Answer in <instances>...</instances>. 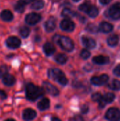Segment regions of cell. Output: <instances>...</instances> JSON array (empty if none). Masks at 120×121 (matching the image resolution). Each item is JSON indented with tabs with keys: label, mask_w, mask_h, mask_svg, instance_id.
Here are the masks:
<instances>
[{
	"label": "cell",
	"mask_w": 120,
	"mask_h": 121,
	"mask_svg": "<svg viewBox=\"0 0 120 121\" xmlns=\"http://www.w3.org/2000/svg\"><path fill=\"white\" fill-rule=\"evenodd\" d=\"M52 40L53 42L57 43L62 49L66 52H71L74 49V43L73 40L69 37L55 35Z\"/></svg>",
	"instance_id": "cell-2"
},
{
	"label": "cell",
	"mask_w": 120,
	"mask_h": 121,
	"mask_svg": "<svg viewBox=\"0 0 120 121\" xmlns=\"http://www.w3.org/2000/svg\"><path fill=\"white\" fill-rule=\"evenodd\" d=\"M0 97H1V99H6V97H7L6 94L3 90H1V89H0Z\"/></svg>",
	"instance_id": "cell-37"
},
{
	"label": "cell",
	"mask_w": 120,
	"mask_h": 121,
	"mask_svg": "<svg viewBox=\"0 0 120 121\" xmlns=\"http://www.w3.org/2000/svg\"><path fill=\"white\" fill-rule=\"evenodd\" d=\"M3 83L7 86H11L16 83V79L13 76L9 74H6L2 77Z\"/></svg>",
	"instance_id": "cell-14"
},
{
	"label": "cell",
	"mask_w": 120,
	"mask_h": 121,
	"mask_svg": "<svg viewBox=\"0 0 120 121\" xmlns=\"http://www.w3.org/2000/svg\"><path fill=\"white\" fill-rule=\"evenodd\" d=\"M40 40H41L40 37H39L38 35H37L36 38H35V41H36V42H38V41H40Z\"/></svg>",
	"instance_id": "cell-40"
},
{
	"label": "cell",
	"mask_w": 120,
	"mask_h": 121,
	"mask_svg": "<svg viewBox=\"0 0 120 121\" xmlns=\"http://www.w3.org/2000/svg\"><path fill=\"white\" fill-rule=\"evenodd\" d=\"M72 120H74V121H83V118H81V116H76V117L72 118Z\"/></svg>",
	"instance_id": "cell-39"
},
{
	"label": "cell",
	"mask_w": 120,
	"mask_h": 121,
	"mask_svg": "<svg viewBox=\"0 0 120 121\" xmlns=\"http://www.w3.org/2000/svg\"><path fill=\"white\" fill-rule=\"evenodd\" d=\"M60 28L66 32H71L75 29V23L69 18L63 19L60 23Z\"/></svg>",
	"instance_id": "cell-6"
},
{
	"label": "cell",
	"mask_w": 120,
	"mask_h": 121,
	"mask_svg": "<svg viewBox=\"0 0 120 121\" xmlns=\"http://www.w3.org/2000/svg\"><path fill=\"white\" fill-rule=\"evenodd\" d=\"M86 13H88V15L90 17L95 18L98 15V9L95 6H94L93 5H91V6L89 7V9H88Z\"/></svg>",
	"instance_id": "cell-23"
},
{
	"label": "cell",
	"mask_w": 120,
	"mask_h": 121,
	"mask_svg": "<svg viewBox=\"0 0 120 121\" xmlns=\"http://www.w3.org/2000/svg\"><path fill=\"white\" fill-rule=\"evenodd\" d=\"M109 77L106 74H103L100 77H93L91 78V82L95 86H101L108 82Z\"/></svg>",
	"instance_id": "cell-9"
},
{
	"label": "cell",
	"mask_w": 120,
	"mask_h": 121,
	"mask_svg": "<svg viewBox=\"0 0 120 121\" xmlns=\"http://www.w3.org/2000/svg\"><path fill=\"white\" fill-rule=\"evenodd\" d=\"M118 42H119V37L117 35H112L108 38V43L110 46L112 47L116 46L118 44Z\"/></svg>",
	"instance_id": "cell-22"
},
{
	"label": "cell",
	"mask_w": 120,
	"mask_h": 121,
	"mask_svg": "<svg viewBox=\"0 0 120 121\" xmlns=\"http://www.w3.org/2000/svg\"><path fill=\"white\" fill-rule=\"evenodd\" d=\"M52 121H60V119H59L58 118H55V117H53V118H52Z\"/></svg>",
	"instance_id": "cell-41"
},
{
	"label": "cell",
	"mask_w": 120,
	"mask_h": 121,
	"mask_svg": "<svg viewBox=\"0 0 120 121\" xmlns=\"http://www.w3.org/2000/svg\"><path fill=\"white\" fill-rule=\"evenodd\" d=\"M50 104V100L47 98H44L37 104V108L40 111H45L49 108Z\"/></svg>",
	"instance_id": "cell-19"
},
{
	"label": "cell",
	"mask_w": 120,
	"mask_h": 121,
	"mask_svg": "<svg viewBox=\"0 0 120 121\" xmlns=\"http://www.w3.org/2000/svg\"><path fill=\"white\" fill-rule=\"evenodd\" d=\"M109 88L113 89V90H120V82L119 80L114 79L109 85Z\"/></svg>",
	"instance_id": "cell-27"
},
{
	"label": "cell",
	"mask_w": 120,
	"mask_h": 121,
	"mask_svg": "<svg viewBox=\"0 0 120 121\" xmlns=\"http://www.w3.org/2000/svg\"><path fill=\"white\" fill-rule=\"evenodd\" d=\"M45 94L42 88L38 87L33 84H28L25 88V94L28 100L35 101L39 98L42 97Z\"/></svg>",
	"instance_id": "cell-1"
},
{
	"label": "cell",
	"mask_w": 120,
	"mask_h": 121,
	"mask_svg": "<svg viewBox=\"0 0 120 121\" xmlns=\"http://www.w3.org/2000/svg\"><path fill=\"white\" fill-rule=\"evenodd\" d=\"M8 72V67L6 65H2L0 67V79L2 78V77L6 74Z\"/></svg>",
	"instance_id": "cell-32"
},
{
	"label": "cell",
	"mask_w": 120,
	"mask_h": 121,
	"mask_svg": "<svg viewBox=\"0 0 120 121\" xmlns=\"http://www.w3.org/2000/svg\"><path fill=\"white\" fill-rule=\"evenodd\" d=\"M105 117L109 121H119L120 120V111L116 108H111L107 111Z\"/></svg>",
	"instance_id": "cell-4"
},
{
	"label": "cell",
	"mask_w": 120,
	"mask_h": 121,
	"mask_svg": "<svg viewBox=\"0 0 120 121\" xmlns=\"http://www.w3.org/2000/svg\"><path fill=\"white\" fill-rule=\"evenodd\" d=\"M109 58L108 57H105L103 55H99L94 57L93 59V62L97 65H106L109 62Z\"/></svg>",
	"instance_id": "cell-18"
},
{
	"label": "cell",
	"mask_w": 120,
	"mask_h": 121,
	"mask_svg": "<svg viewBox=\"0 0 120 121\" xmlns=\"http://www.w3.org/2000/svg\"><path fill=\"white\" fill-rule=\"evenodd\" d=\"M43 50L47 56H51L55 52L56 48L51 43H46L43 46Z\"/></svg>",
	"instance_id": "cell-15"
},
{
	"label": "cell",
	"mask_w": 120,
	"mask_h": 121,
	"mask_svg": "<svg viewBox=\"0 0 120 121\" xmlns=\"http://www.w3.org/2000/svg\"><path fill=\"white\" fill-rule=\"evenodd\" d=\"M90 56H91V52H90L88 50H86V49L81 50V57L83 59L86 60V59H88Z\"/></svg>",
	"instance_id": "cell-31"
},
{
	"label": "cell",
	"mask_w": 120,
	"mask_h": 121,
	"mask_svg": "<svg viewBox=\"0 0 120 121\" xmlns=\"http://www.w3.org/2000/svg\"><path fill=\"white\" fill-rule=\"evenodd\" d=\"M21 40L16 37V36H11L8 37L6 40V44L8 48L11 49H16L20 47L21 45Z\"/></svg>",
	"instance_id": "cell-7"
},
{
	"label": "cell",
	"mask_w": 120,
	"mask_h": 121,
	"mask_svg": "<svg viewBox=\"0 0 120 121\" xmlns=\"http://www.w3.org/2000/svg\"><path fill=\"white\" fill-rule=\"evenodd\" d=\"M15 10L18 13H23L25 10V6L18 2L15 6Z\"/></svg>",
	"instance_id": "cell-30"
},
{
	"label": "cell",
	"mask_w": 120,
	"mask_h": 121,
	"mask_svg": "<svg viewBox=\"0 0 120 121\" xmlns=\"http://www.w3.org/2000/svg\"><path fill=\"white\" fill-rule=\"evenodd\" d=\"M81 40H82V43H83V45L86 46L88 48L92 49V48H94L96 46L95 41L93 38H91L90 37L83 36L82 38H81Z\"/></svg>",
	"instance_id": "cell-13"
},
{
	"label": "cell",
	"mask_w": 120,
	"mask_h": 121,
	"mask_svg": "<svg viewBox=\"0 0 120 121\" xmlns=\"http://www.w3.org/2000/svg\"><path fill=\"white\" fill-rule=\"evenodd\" d=\"M19 33H20V35H21V37L25 38H27V37L30 35V28H29L28 27H27V26H23V27L21 28V29H20V30H19Z\"/></svg>",
	"instance_id": "cell-24"
},
{
	"label": "cell",
	"mask_w": 120,
	"mask_h": 121,
	"mask_svg": "<svg viewBox=\"0 0 120 121\" xmlns=\"http://www.w3.org/2000/svg\"><path fill=\"white\" fill-rule=\"evenodd\" d=\"M55 61L59 63V64H61V65H64L65 64L67 60H68V57L66 56V55L65 54H63V53H60V54H58L57 55H56L55 58H54Z\"/></svg>",
	"instance_id": "cell-20"
},
{
	"label": "cell",
	"mask_w": 120,
	"mask_h": 121,
	"mask_svg": "<svg viewBox=\"0 0 120 121\" xmlns=\"http://www.w3.org/2000/svg\"><path fill=\"white\" fill-rule=\"evenodd\" d=\"M0 18L4 21H11L13 18V15L9 10H4L1 12Z\"/></svg>",
	"instance_id": "cell-17"
},
{
	"label": "cell",
	"mask_w": 120,
	"mask_h": 121,
	"mask_svg": "<svg viewBox=\"0 0 120 121\" xmlns=\"http://www.w3.org/2000/svg\"><path fill=\"white\" fill-rule=\"evenodd\" d=\"M112 0H100V3L103 4H109Z\"/></svg>",
	"instance_id": "cell-38"
},
{
	"label": "cell",
	"mask_w": 120,
	"mask_h": 121,
	"mask_svg": "<svg viewBox=\"0 0 120 121\" xmlns=\"http://www.w3.org/2000/svg\"><path fill=\"white\" fill-rule=\"evenodd\" d=\"M41 20V16L37 13H28L26 16H25V22L27 24L30 25V26H33L36 23H37L38 22H40Z\"/></svg>",
	"instance_id": "cell-5"
},
{
	"label": "cell",
	"mask_w": 120,
	"mask_h": 121,
	"mask_svg": "<svg viewBox=\"0 0 120 121\" xmlns=\"http://www.w3.org/2000/svg\"><path fill=\"white\" fill-rule=\"evenodd\" d=\"M109 14L113 19L120 18V3H116L113 4L109 9Z\"/></svg>",
	"instance_id": "cell-8"
},
{
	"label": "cell",
	"mask_w": 120,
	"mask_h": 121,
	"mask_svg": "<svg viewBox=\"0 0 120 121\" xmlns=\"http://www.w3.org/2000/svg\"><path fill=\"white\" fill-rule=\"evenodd\" d=\"M43 6H44L43 1L39 0V1H36L33 3V4L31 5V9H35V10H40V9H42Z\"/></svg>",
	"instance_id": "cell-26"
},
{
	"label": "cell",
	"mask_w": 120,
	"mask_h": 121,
	"mask_svg": "<svg viewBox=\"0 0 120 121\" xmlns=\"http://www.w3.org/2000/svg\"><path fill=\"white\" fill-rule=\"evenodd\" d=\"M37 116V113L32 108H27L23 112V118L25 121L33 120Z\"/></svg>",
	"instance_id": "cell-11"
},
{
	"label": "cell",
	"mask_w": 120,
	"mask_h": 121,
	"mask_svg": "<svg viewBox=\"0 0 120 121\" xmlns=\"http://www.w3.org/2000/svg\"><path fill=\"white\" fill-rule=\"evenodd\" d=\"M62 16H64V17H66V18H69L76 16V13L74 12L73 11H71L69 8H64L62 10Z\"/></svg>",
	"instance_id": "cell-21"
},
{
	"label": "cell",
	"mask_w": 120,
	"mask_h": 121,
	"mask_svg": "<svg viewBox=\"0 0 120 121\" xmlns=\"http://www.w3.org/2000/svg\"><path fill=\"white\" fill-rule=\"evenodd\" d=\"M74 1H75V2H77V1H79L80 0H73Z\"/></svg>",
	"instance_id": "cell-43"
},
{
	"label": "cell",
	"mask_w": 120,
	"mask_h": 121,
	"mask_svg": "<svg viewBox=\"0 0 120 121\" xmlns=\"http://www.w3.org/2000/svg\"><path fill=\"white\" fill-rule=\"evenodd\" d=\"M43 87L46 90V91L53 96H57L59 94V91L52 84L48 82H43Z\"/></svg>",
	"instance_id": "cell-10"
},
{
	"label": "cell",
	"mask_w": 120,
	"mask_h": 121,
	"mask_svg": "<svg viewBox=\"0 0 120 121\" xmlns=\"http://www.w3.org/2000/svg\"><path fill=\"white\" fill-rule=\"evenodd\" d=\"M113 26L108 22H102L99 26V30L103 33H110L112 30Z\"/></svg>",
	"instance_id": "cell-16"
},
{
	"label": "cell",
	"mask_w": 120,
	"mask_h": 121,
	"mask_svg": "<svg viewBox=\"0 0 120 121\" xmlns=\"http://www.w3.org/2000/svg\"><path fill=\"white\" fill-rule=\"evenodd\" d=\"M52 1H54V2H58V1H59L60 0H52Z\"/></svg>",
	"instance_id": "cell-42"
},
{
	"label": "cell",
	"mask_w": 120,
	"mask_h": 121,
	"mask_svg": "<svg viewBox=\"0 0 120 121\" xmlns=\"http://www.w3.org/2000/svg\"><path fill=\"white\" fill-rule=\"evenodd\" d=\"M91 3H90L89 1H86L85 3H83V4H82L81 5H80L79 7V9L80 11L86 13V11H88V9L89 7L91 6Z\"/></svg>",
	"instance_id": "cell-29"
},
{
	"label": "cell",
	"mask_w": 120,
	"mask_h": 121,
	"mask_svg": "<svg viewBox=\"0 0 120 121\" xmlns=\"http://www.w3.org/2000/svg\"><path fill=\"white\" fill-rule=\"evenodd\" d=\"M56 28V20L54 18H49L45 23V29L47 32H52Z\"/></svg>",
	"instance_id": "cell-12"
},
{
	"label": "cell",
	"mask_w": 120,
	"mask_h": 121,
	"mask_svg": "<svg viewBox=\"0 0 120 121\" xmlns=\"http://www.w3.org/2000/svg\"><path fill=\"white\" fill-rule=\"evenodd\" d=\"M88 110H89V108L87 105H83L81 108V113L85 114V113H87L88 112Z\"/></svg>",
	"instance_id": "cell-34"
},
{
	"label": "cell",
	"mask_w": 120,
	"mask_h": 121,
	"mask_svg": "<svg viewBox=\"0 0 120 121\" xmlns=\"http://www.w3.org/2000/svg\"><path fill=\"white\" fill-rule=\"evenodd\" d=\"M115 98V96L114 94H112V93H107L106 94H105V95L103 96L102 99H103V100L106 104H108V103H111V102H112V101H114Z\"/></svg>",
	"instance_id": "cell-25"
},
{
	"label": "cell",
	"mask_w": 120,
	"mask_h": 121,
	"mask_svg": "<svg viewBox=\"0 0 120 121\" xmlns=\"http://www.w3.org/2000/svg\"><path fill=\"white\" fill-rule=\"evenodd\" d=\"M48 76L50 79L57 81L62 86H66L68 84L67 78L66 77L64 73L59 69H50L48 71Z\"/></svg>",
	"instance_id": "cell-3"
},
{
	"label": "cell",
	"mask_w": 120,
	"mask_h": 121,
	"mask_svg": "<svg viewBox=\"0 0 120 121\" xmlns=\"http://www.w3.org/2000/svg\"><path fill=\"white\" fill-rule=\"evenodd\" d=\"M35 0H19L18 2H19L20 4H23V5H26V4H29V3H30V2H33V1H35Z\"/></svg>",
	"instance_id": "cell-35"
},
{
	"label": "cell",
	"mask_w": 120,
	"mask_h": 121,
	"mask_svg": "<svg viewBox=\"0 0 120 121\" xmlns=\"http://www.w3.org/2000/svg\"><path fill=\"white\" fill-rule=\"evenodd\" d=\"M114 73L115 75H117V77H120V65L117 66L115 69H114Z\"/></svg>",
	"instance_id": "cell-36"
},
{
	"label": "cell",
	"mask_w": 120,
	"mask_h": 121,
	"mask_svg": "<svg viewBox=\"0 0 120 121\" xmlns=\"http://www.w3.org/2000/svg\"><path fill=\"white\" fill-rule=\"evenodd\" d=\"M102 98L103 96L100 93H95L92 95V100L94 101H100Z\"/></svg>",
	"instance_id": "cell-33"
},
{
	"label": "cell",
	"mask_w": 120,
	"mask_h": 121,
	"mask_svg": "<svg viewBox=\"0 0 120 121\" xmlns=\"http://www.w3.org/2000/svg\"><path fill=\"white\" fill-rule=\"evenodd\" d=\"M86 30H87L88 32L92 33H96L98 31V27H97L95 24H93V23L88 24V25L86 26Z\"/></svg>",
	"instance_id": "cell-28"
}]
</instances>
